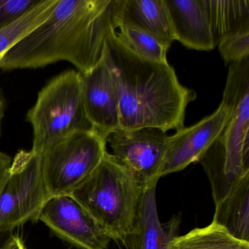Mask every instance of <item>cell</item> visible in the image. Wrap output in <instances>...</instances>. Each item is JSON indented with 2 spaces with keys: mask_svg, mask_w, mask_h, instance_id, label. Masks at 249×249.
Instances as JSON below:
<instances>
[{
  "mask_svg": "<svg viewBox=\"0 0 249 249\" xmlns=\"http://www.w3.org/2000/svg\"><path fill=\"white\" fill-rule=\"evenodd\" d=\"M119 5L120 0H57L49 18L2 56L0 69H37L67 61L80 73L89 72L117 30Z\"/></svg>",
  "mask_w": 249,
  "mask_h": 249,
  "instance_id": "6da1fadb",
  "label": "cell"
},
{
  "mask_svg": "<svg viewBox=\"0 0 249 249\" xmlns=\"http://www.w3.org/2000/svg\"><path fill=\"white\" fill-rule=\"evenodd\" d=\"M111 32L103 57L116 86L120 129L157 128L164 132L184 127L186 110L196 98L183 87L167 63L135 54Z\"/></svg>",
  "mask_w": 249,
  "mask_h": 249,
  "instance_id": "7a4b0ae2",
  "label": "cell"
},
{
  "mask_svg": "<svg viewBox=\"0 0 249 249\" xmlns=\"http://www.w3.org/2000/svg\"><path fill=\"white\" fill-rule=\"evenodd\" d=\"M222 101L230 107V119L199 160L215 204L249 173V57L230 64Z\"/></svg>",
  "mask_w": 249,
  "mask_h": 249,
  "instance_id": "3957f363",
  "label": "cell"
},
{
  "mask_svg": "<svg viewBox=\"0 0 249 249\" xmlns=\"http://www.w3.org/2000/svg\"><path fill=\"white\" fill-rule=\"evenodd\" d=\"M144 188L113 155L106 153L95 170L69 194L111 240L128 246Z\"/></svg>",
  "mask_w": 249,
  "mask_h": 249,
  "instance_id": "277c9868",
  "label": "cell"
},
{
  "mask_svg": "<svg viewBox=\"0 0 249 249\" xmlns=\"http://www.w3.org/2000/svg\"><path fill=\"white\" fill-rule=\"evenodd\" d=\"M27 121L36 154L72 134L94 129L84 109L80 72L65 71L51 80L38 93Z\"/></svg>",
  "mask_w": 249,
  "mask_h": 249,
  "instance_id": "5b68a950",
  "label": "cell"
},
{
  "mask_svg": "<svg viewBox=\"0 0 249 249\" xmlns=\"http://www.w3.org/2000/svg\"><path fill=\"white\" fill-rule=\"evenodd\" d=\"M107 138L94 129L72 134L38 153L51 196L68 195L99 165Z\"/></svg>",
  "mask_w": 249,
  "mask_h": 249,
  "instance_id": "8992f818",
  "label": "cell"
},
{
  "mask_svg": "<svg viewBox=\"0 0 249 249\" xmlns=\"http://www.w3.org/2000/svg\"><path fill=\"white\" fill-rule=\"evenodd\" d=\"M51 196L38 154L32 150L18 151L0 188V233L37 221Z\"/></svg>",
  "mask_w": 249,
  "mask_h": 249,
  "instance_id": "52a82bcc",
  "label": "cell"
},
{
  "mask_svg": "<svg viewBox=\"0 0 249 249\" xmlns=\"http://www.w3.org/2000/svg\"><path fill=\"white\" fill-rule=\"evenodd\" d=\"M169 136L157 128L119 129L109 134L113 155L144 188L157 184Z\"/></svg>",
  "mask_w": 249,
  "mask_h": 249,
  "instance_id": "ba28073f",
  "label": "cell"
},
{
  "mask_svg": "<svg viewBox=\"0 0 249 249\" xmlns=\"http://www.w3.org/2000/svg\"><path fill=\"white\" fill-rule=\"evenodd\" d=\"M38 220L58 237L80 249H107L111 240L70 195L51 196L40 211Z\"/></svg>",
  "mask_w": 249,
  "mask_h": 249,
  "instance_id": "9c48e42d",
  "label": "cell"
},
{
  "mask_svg": "<svg viewBox=\"0 0 249 249\" xmlns=\"http://www.w3.org/2000/svg\"><path fill=\"white\" fill-rule=\"evenodd\" d=\"M230 108L221 101L218 108L193 126L183 127L169 136L160 178L181 171L199 159L215 141L227 124Z\"/></svg>",
  "mask_w": 249,
  "mask_h": 249,
  "instance_id": "30bf717a",
  "label": "cell"
},
{
  "mask_svg": "<svg viewBox=\"0 0 249 249\" xmlns=\"http://www.w3.org/2000/svg\"><path fill=\"white\" fill-rule=\"evenodd\" d=\"M80 74L87 119L94 129L107 138L120 129L119 100L113 77L103 57L91 71Z\"/></svg>",
  "mask_w": 249,
  "mask_h": 249,
  "instance_id": "8fae6325",
  "label": "cell"
},
{
  "mask_svg": "<svg viewBox=\"0 0 249 249\" xmlns=\"http://www.w3.org/2000/svg\"><path fill=\"white\" fill-rule=\"evenodd\" d=\"M175 41L189 49L209 52L215 49L207 0H164Z\"/></svg>",
  "mask_w": 249,
  "mask_h": 249,
  "instance_id": "7c38bea8",
  "label": "cell"
},
{
  "mask_svg": "<svg viewBox=\"0 0 249 249\" xmlns=\"http://www.w3.org/2000/svg\"><path fill=\"white\" fill-rule=\"evenodd\" d=\"M156 189L157 185L144 189L135 230L128 242L127 247L132 249H168L170 242L178 236L180 215L165 224L160 222Z\"/></svg>",
  "mask_w": 249,
  "mask_h": 249,
  "instance_id": "4fadbf2b",
  "label": "cell"
},
{
  "mask_svg": "<svg viewBox=\"0 0 249 249\" xmlns=\"http://www.w3.org/2000/svg\"><path fill=\"white\" fill-rule=\"evenodd\" d=\"M118 21L132 23L169 47L175 41L164 0H120Z\"/></svg>",
  "mask_w": 249,
  "mask_h": 249,
  "instance_id": "5bb4252c",
  "label": "cell"
},
{
  "mask_svg": "<svg viewBox=\"0 0 249 249\" xmlns=\"http://www.w3.org/2000/svg\"><path fill=\"white\" fill-rule=\"evenodd\" d=\"M215 205L212 222L234 238L249 243V173Z\"/></svg>",
  "mask_w": 249,
  "mask_h": 249,
  "instance_id": "9a60e30c",
  "label": "cell"
},
{
  "mask_svg": "<svg viewBox=\"0 0 249 249\" xmlns=\"http://www.w3.org/2000/svg\"><path fill=\"white\" fill-rule=\"evenodd\" d=\"M168 249H249V243L230 235L222 227L211 223L175 237Z\"/></svg>",
  "mask_w": 249,
  "mask_h": 249,
  "instance_id": "2e32d148",
  "label": "cell"
},
{
  "mask_svg": "<svg viewBox=\"0 0 249 249\" xmlns=\"http://www.w3.org/2000/svg\"><path fill=\"white\" fill-rule=\"evenodd\" d=\"M56 2L57 0H38L25 14L0 30V57L44 22L52 14Z\"/></svg>",
  "mask_w": 249,
  "mask_h": 249,
  "instance_id": "e0dca14e",
  "label": "cell"
},
{
  "mask_svg": "<svg viewBox=\"0 0 249 249\" xmlns=\"http://www.w3.org/2000/svg\"><path fill=\"white\" fill-rule=\"evenodd\" d=\"M116 36L135 54L151 62L167 63L170 47L161 43L146 30L126 21H117Z\"/></svg>",
  "mask_w": 249,
  "mask_h": 249,
  "instance_id": "ac0fdd59",
  "label": "cell"
},
{
  "mask_svg": "<svg viewBox=\"0 0 249 249\" xmlns=\"http://www.w3.org/2000/svg\"><path fill=\"white\" fill-rule=\"evenodd\" d=\"M215 42L224 35L249 22V0H207Z\"/></svg>",
  "mask_w": 249,
  "mask_h": 249,
  "instance_id": "d6986e66",
  "label": "cell"
},
{
  "mask_svg": "<svg viewBox=\"0 0 249 249\" xmlns=\"http://www.w3.org/2000/svg\"><path fill=\"white\" fill-rule=\"evenodd\" d=\"M217 45L226 65L249 57V22L220 37Z\"/></svg>",
  "mask_w": 249,
  "mask_h": 249,
  "instance_id": "ffe728a7",
  "label": "cell"
},
{
  "mask_svg": "<svg viewBox=\"0 0 249 249\" xmlns=\"http://www.w3.org/2000/svg\"><path fill=\"white\" fill-rule=\"evenodd\" d=\"M38 0H0V30L33 8Z\"/></svg>",
  "mask_w": 249,
  "mask_h": 249,
  "instance_id": "44dd1931",
  "label": "cell"
},
{
  "mask_svg": "<svg viewBox=\"0 0 249 249\" xmlns=\"http://www.w3.org/2000/svg\"><path fill=\"white\" fill-rule=\"evenodd\" d=\"M12 163V159L8 154L0 151V188L5 180Z\"/></svg>",
  "mask_w": 249,
  "mask_h": 249,
  "instance_id": "7402d4cb",
  "label": "cell"
},
{
  "mask_svg": "<svg viewBox=\"0 0 249 249\" xmlns=\"http://www.w3.org/2000/svg\"><path fill=\"white\" fill-rule=\"evenodd\" d=\"M3 249H26V248L24 241L19 236L11 234Z\"/></svg>",
  "mask_w": 249,
  "mask_h": 249,
  "instance_id": "603a6c76",
  "label": "cell"
},
{
  "mask_svg": "<svg viewBox=\"0 0 249 249\" xmlns=\"http://www.w3.org/2000/svg\"><path fill=\"white\" fill-rule=\"evenodd\" d=\"M5 113V103L3 99L0 96V137L2 135V122Z\"/></svg>",
  "mask_w": 249,
  "mask_h": 249,
  "instance_id": "cb8c5ba5",
  "label": "cell"
},
{
  "mask_svg": "<svg viewBox=\"0 0 249 249\" xmlns=\"http://www.w3.org/2000/svg\"><path fill=\"white\" fill-rule=\"evenodd\" d=\"M11 232L7 233H0V249H3L4 246H5V243H6L7 240H8Z\"/></svg>",
  "mask_w": 249,
  "mask_h": 249,
  "instance_id": "d4e9b609",
  "label": "cell"
},
{
  "mask_svg": "<svg viewBox=\"0 0 249 249\" xmlns=\"http://www.w3.org/2000/svg\"><path fill=\"white\" fill-rule=\"evenodd\" d=\"M1 58H2V57H0V60H1Z\"/></svg>",
  "mask_w": 249,
  "mask_h": 249,
  "instance_id": "484cf974",
  "label": "cell"
}]
</instances>
